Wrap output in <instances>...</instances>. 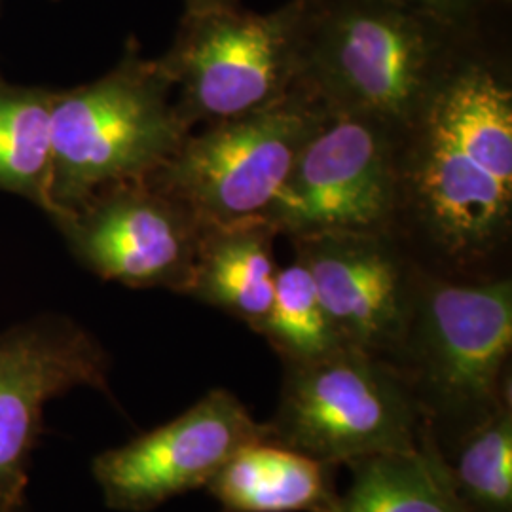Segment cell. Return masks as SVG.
I'll list each match as a JSON object with an SVG mask.
<instances>
[{"label": "cell", "mask_w": 512, "mask_h": 512, "mask_svg": "<svg viewBox=\"0 0 512 512\" xmlns=\"http://www.w3.org/2000/svg\"><path fill=\"white\" fill-rule=\"evenodd\" d=\"M495 19L459 40L397 135L391 236L418 268L452 279L511 275L512 63Z\"/></svg>", "instance_id": "6da1fadb"}, {"label": "cell", "mask_w": 512, "mask_h": 512, "mask_svg": "<svg viewBox=\"0 0 512 512\" xmlns=\"http://www.w3.org/2000/svg\"><path fill=\"white\" fill-rule=\"evenodd\" d=\"M467 33L391 0H304L293 90L401 133Z\"/></svg>", "instance_id": "7a4b0ae2"}, {"label": "cell", "mask_w": 512, "mask_h": 512, "mask_svg": "<svg viewBox=\"0 0 512 512\" xmlns=\"http://www.w3.org/2000/svg\"><path fill=\"white\" fill-rule=\"evenodd\" d=\"M511 353V275L452 279L416 266L403 344L389 363L442 456L511 403Z\"/></svg>", "instance_id": "3957f363"}, {"label": "cell", "mask_w": 512, "mask_h": 512, "mask_svg": "<svg viewBox=\"0 0 512 512\" xmlns=\"http://www.w3.org/2000/svg\"><path fill=\"white\" fill-rule=\"evenodd\" d=\"M190 131L158 59L129 40L120 63L90 84L54 92L50 209L55 217L93 192L145 179L181 147Z\"/></svg>", "instance_id": "277c9868"}, {"label": "cell", "mask_w": 512, "mask_h": 512, "mask_svg": "<svg viewBox=\"0 0 512 512\" xmlns=\"http://www.w3.org/2000/svg\"><path fill=\"white\" fill-rule=\"evenodd\" d=\"M268 439L330 467L418 448L429 429L403 374L357 348L283 365Z\"/></svg>", "instance_id": "5b68a950"}, {"label": "cell", "mask_w": 512, "mask_h": 512, "mask_svg": "<svg viewBox=\"0 0 512 512\" xmlns=\"http://www.w3.org/2000/svg\"><path fill=\"white\" fill-rule=\"evenodd\" d=\"M304 0L268 14L239 8L184 12L158 63L188 131L266 109L293 92Z\"/></svg>", "instance_id": "8992f818"}, {"label": "cell", "mask_w": 512, "mask_h": 512, "mask_svg": "<svg viewBox=\"0 0 512 512\" xmlns=\"http://www.w3.org/2000/svg\"><path fill=\"white\" fill-rule=\"evenodd\" d=\"M327 114L308 93L293 90L266 109L190 131L147 179L203 224L262 219Z\"/></svg>", "instance_id": "52a82bcc"}, {"label": "cell", "mask_w": 512, "mask_h": 512, "mask_svg": "<svg viewBox=\"0 0 512 512\" xmlns=\"http://www.w3.org/2000/svg\"><path fill=\"white\" fill-rule=\"evenodd\" d=\"M397 135L376 118L329 112L262 219L289 239L330 232L391 234Z\"/></svg>", "instance_id": "ba28073f"}, {"label": "cell", "mask_w": 512, "mask_h": 512, "mask_svg": "<svg viewBox=\"0 0 512 512\" xmlns=\"http://www.w3.org/2000/svg\"><path fill=\"white\" fill-rule=\"evenodd\" d=\"M109 351L61 313L0 330V512H23L46 406L78 387L110 393Z\"/></svg>", "instance_id": "9c48e42d"}, {"label": "cell", "mask_w": 512, "mask_h": 512, "mask_svg": "<svg viewBox=\"0 0 512 512\" xmlns=\"http://www.w3.org/2000/svg\"><path fill=\"white\" fill-rule=\"evenodd\" d=\"M52 219L76 260L97 277L186 293L203 222L147 177L105 186Z\"/></svg>", "instance_id": "30bf717a"}, {"label": "cell", "mask_w": 512, "mask_h": 512, "mask_svg": "<svg viewBox=\"0 0 512 512\" xmlns=\"http://www.w3.org/2000/svg\"><path fill=\"white\" fill-rule=\"evenodd\" d=\"M266 437L268 425L234 393L211 389L181 416L95 456L92 475L112 511L150 512L207 488L241 446Z\"/></svg>", "instance_id": "8fae6325"}, {"label": "cell", "mask_w": 512, "mask_h": 512, "mask_svg": "<svg viewBox=\"0 0 512 512\" xmlns=\"http://www.w3.org/2000/svg\"><path fill=\"white\" fill-rule=\"evenodd\" d=\"M340 342L391 361L410 315L416 264L391 234L330 232L291 239Z\"/></svg>", "instance_id": "7c38bea8"}, {"label": "cell", "mask_w": 512, "mask_h": 512, "mask_svg": "<svg viewBox=\"0 0 512 512\" xmlns=\"http://www.w3.org/2000/svg\"><path fill=\"white\" fill-rule=\"evenodd\" d=\"M277 232L264 219L203 224L202 239L184 296L255 330L272 306Z\"/></svg>", "instance_id": "4fadbf2b"}, {"label": "cell", "mask_w": 512, "mask_h": 512, "mask_svg": "<svg viewBox=\"0 0 512 512\" xmlns=\"http://www.w3.org/2000/svg\"><path fill=\"white\" fill-rule=\"evenodd\" d=\"M332 469L266 437L241 446L207 490L222 512H329L338 497Z\"/></svg>", "instance_id": "5bb4252c"}, {"label": "cell", "mask_w": 512, "mask_h": 512, "mask_svg": "<svg viewBox=\"0 0 512 512\" xmlns=\"http://www.w3.org/2000/svg\"><path fill=\"white\" fill-rule=\"evenodd\" d=\"M329 512H471L431 433L418 448L361 459Z\"/></svg>", "instance_id": "9a60e30c"}, {"label": "cell", "mask_w": 512, "mask_h": 512, "mask_svg": "<svg viewBox=\"0 0 512 512\" xmlns=\"http://www.w3.org/2000/svg\"><path fill=\"white\" fill-rule=\"evenodd\" d=\"M52 97L50 90L0 78V190L37 203L46 213L52 177Z\"/></svg>", "instance_id": "2e32d148"}, {"label": "cell", "mask_w": 512, "mask_h": 512, "mask_svg": "<svg viewBox=\"0 0 512 512\" xmlns=\"http://www.w3.org/2000/svg\"><path fill=\"white\" fill-rule=\"evenodd\" d=\"M255 332L266 338L283 365L313 361L344 346L323 310L308 266L298 256L277 270L272 306Z\"/></svg>", "instance_id": "e0dca14e"}, {"label": "cell", "mask_w": 512, "mask_h": 512, "mask_svg": "<svg viewBox=\"0 0 512 512\" xmlns=\"http://www.w3.org/2000/svg\"><path fill=\"white\" fill-rule=\"evenodd\" d=\"M459 499L471 512H512V401L444 456Z\"/></svg>", "instance_id": "ac0fdd59"}, {"label": "cell", "mask_w": 512, "mask_h": 512, "mask_svg": "<svg viewBox=\"0 0 512 512\" xmlns=\"http://www.w3.org/2000/svg\"><path fill=\"white\" fill-rule=\"evenodd\" d=\"M446 27L471 31L505 12L509 0H391Z\"/></svg>", "instance_id": "d6986e66"}, {"label": "cell", "mask_w": 512, "mask_h": 512, "mask_svg": "<svg viewBox=\"0 0 512 512\" xmlns=\"http://www.w3.org/2000/svg\"><path fill=\"white\" fill-rule=\"evenodd\" d=\"M241 0H184V12H207V10H220V8H239Z\"/></svg>", "instance_id": "ffe728a7"}]
</instances>
